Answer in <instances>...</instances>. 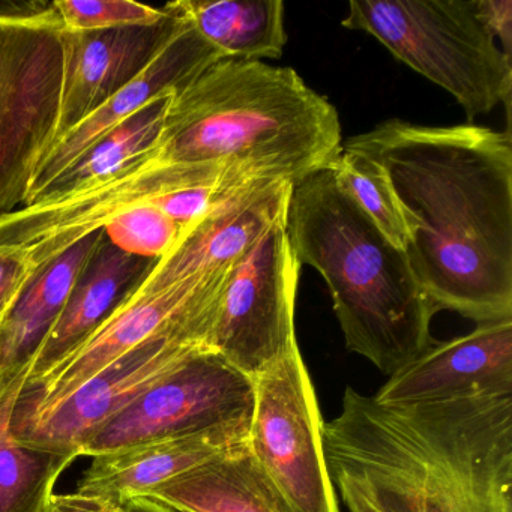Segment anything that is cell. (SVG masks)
I'll return each instance as SVG.
<instances>
[{"mask_svg": "<svg viewBox=\"0 0 512 512\" xmlns=\"http://www.w3.org/2000/svg\"><path fill=\"white\" fill-rule=\"evenodd\" d=\"M391 185L409 235L406 256L437 313L512 319V145L481 125L389 119L349 137Z\"/></svg>", "mask_w": 512, "mask_h": 512, "instance_id": "6da1fadb", "label": "cell"}, {"mask_svg": "<svg viewBox=\"0 0 512 512\" xmlns=\"http://www.w3.org/2000/svg\"><path fill=\"white\" fill-rule=\"evenodd\" d=\"M323 446L349 512H512V391L388 406L347 386Z\"/></svg>", "mask_w": 512, "mask_h": 512, "instance_id": "7a4b0ae2", "label": "cell"}, {"mask_svg": "<svg viewBox=\"0 0 512 512\" xmlns=\"http://www.w3.org/2000/svg\"><path fill=\"white\" fill-rule=\"evenodd\" d=\"M341 148L337 110L293 68L224 58L173 94L152 154L296 185L331 166Z\"/></svg>", "mask_w": 512, "mask_h": 512, "instance_id": "3957f363", "label": "cell"}, {"mask_svg": "<svg viewBox=\"0 0 512 512\" xmlns=\"http://www.w3.org/2000/svg\"><path fill=\"white\" fill-rule=\"evenodd\" d=\"M286 224L301 266L328 284L350 352L392 376L436 343L437 311L406 253L338 188L329 167L293 185Z\"/></svg>", "mask_w": 512, "mask_h": 512, "instance_id": "277c9868", "label": "cell"}, {"mask_svg": "<svg viewBox=\"0 0 512 512\" xmlns=\"http://www.w3.org/2000/svg\"><path fill=\"white\" fill-rule=\"evenodd\" d=\"M341 25L376 38L445 89L469 121L499 104L509 113L512 62L476 16L473 0H353Z\"/></svg>", "mask_w": 512, "mask_h": 512, "instance_id": "5b68a950", "label": "cell"}, {"mask_svg": "<svg viewBox=\"0 0 512 512\" xmlns=\"http://www.w3.org/2000/svg\"><path fill=\"white\" fill-rule=\"evenodd\" d=\"M62 29L53 2L0 4V214L28 205L58 140Z\"/></svg>", "mask_w": 512, "mask_h": 512, "instance_id": "8992f818", "label": "cell"}, {"mask_svg": "<svg viewBox=\"0 0 512 512\" xmlns=\"http://www.w3.org/2000/svg\"><path fill=\"white\" fill-rule=\"evenodd\" d=\"M323 425L299 347L254 377L247 448L281 512H340Z\"/></svg>", "mask_w": 512, "mask_h": 512, "instance_id": "52a82bcc", "label": "cell"}, {"mask_svg": "<svg viewBox=\"0 0 512 512\" xmlns=\"http://www.w3.org/2000/svg\"><path fill=\"white\" fill-rule=\"evenodd\" d=\"M232 268L197 275L157 292L136 287L91 337L43 376L23 385L11 415V427L46 415L98 371L143 343L184 329H205L211 334Z\"/></svg>", "mask_w": 512, "mask_h": 512, "instance_id": "ba28073f", "label": "cell"}, {"mask_svg": "<svg viewBox=\"0 0 512 512\" xmlns=\"http://www.w3.org/2000/svg\"><path fill=\"white\" fill-rule=\"evenodd\" d=\"M286 215L233 266L208 338V350L251 379L299 347L295 305L302 266Z\"/></svg>", "mask_w": 512, "mask_h": 512, "instance_id": "9c48e42d", "label": "cell"}, {"mask_svg": "<svg viewBox=\"0 0 512 512\" xmlns=\"http://www.w3.org/2000/svg\"><path fill=\"white\" fill-rule=\"evenodd\" d=\"M254 379L230 367L217 353L197 350L152 385L127 409L95 431L79 457L173 437L250 425Z\"/></svg>", "mask_w": 512, "mask_h": 512, "instance_id": "30bf717a", "label": "cell"}, {"mask_svg": "<svg viewBox=\"0 0 512 512\" xmlns=\"http://www.w3.org/2000/svg\"><path fill=\"white\" fill-rule=\"evenodd\" d=\"M208 337L205 329L193 328L143 343L98 371L46 415L10 425L11 434L23 445L79 457L80 446L95 431L197 350L208 349Z\"/></svg>", "mask_w": 512, "mask_h": 512, "instance_id": "8fae6325", "label": "cell"}, {"mask_svg": "<svg viewBox=\"0 0 512 512\" xmlns=\"http://www.w3.org/2000/svg\"><path fill=\"white\" fill-rule=\"evenodd\" d=\"M292 188L283 179H254L236 188L182 230L137 289L157 292L197 275L232 268L286 214Z\"/></svg>", "mask_w": 512, "mask_h": 512, "instance_id": "7c38bea8", "label": "cell"}, {"mask_svg": "<svg viewBox=\"0 0 512 512\" xmlns=\"http://www.w3.org/2000/svg\"><path fill=\"white\" fill-rule=\"evenodd\" d=\"M164 8L167 16L154 25L94 32L62 29L64 82L58 140L134 82L181 32L187 20L169 4Z\"/></svg>", "mask_w": 512, "mask_h": 512, "instance_id": "4fadbf2b", "label": "cell"}, {"mask_svg": "<svg viewBox=\"0 0 512 512\" xmlns=\"http://www.w3.org/2000/svg\"><path fill=\"white\" fill-rule=\"evenodd\" d=\"M512 391V319L479 323L469 334L434 343L373 395L388 406L439 403Z\"/></svg>", "mask_w": 512, "mask_h": 512, "instance_id": "5bb4252c", "label": "cell"}, {"mask_svg": "<svg viewBox=\"0 0 512 512\" xmlns=\"http://www.w3.org/2000/svg\"><path fill=\"white\" fill-rule=\"evenodd\" d=\"M220 59L224 56L206 43L187 20L181 32L134 82L55 143L35 172L29 202L113 128L157 98L184 88Z\"/></svg>", "mask_w": 512, "mask_h": 512, "instance_id": "9a60e30c", "label": "cell"}, {"mask_svg": "<svg viewBox=\"0 0 512 512\" xmlns=\"http://www.w3.org/2000/svg\"><path fill=\"white\" fill-rule=\"evenodd\" d=\"M248 427L220 428L191 436L155 440L92 457L74 496L118 506L190 472L247 440Z\"/></svg>", "mask_w": 512, "mask_h": 512, "instance_id": "2e32d148", "label": "cell"}, {"mask_svg": "<svg viewBox=\"0 0 512 512\" xmlns=\"http://www.w3.org/2000/svg\"><path fill=\"white\" fill-rule=\"evenodd\" d=\"M157 260L131 256L101 239L74 281L53 328L32 358L26 383L43 376L56 362L91 337L121 302L142 283Z\"/></svg>", "mask_w": 512, "mask_h": 512, "instance_id": "e0dca14e", "label": "cell"}, {"mask_svg": "<svg viewBox=\"0 0 512 512\" xmlns=\"http://www.w3.org/2000/svg\"><path fill=\"white\" fill-rule=\"evenodd\" d=\"M103 238V229L85 236L32 277L11 313L0 323L4 380L20 371L28 373L32 358L62 313L77 275Z\"/></svg>", "mask_w": 512, "mask_h": 512, "instance_id": "ac0fdd59", "label": "cell"}, {"mask_svg": "<svg viewBox=\"0 0 512 512\" xmlns=\"http://www.w3.org/2000/svg\"><path fill=\"white\" fill-rule=\"evenodd\" d=\"M142 497L179 512H281L248 452L247 440Z\"/></svg>", "mask_w": 512, "mask_h": 512, "instance_id": "d6986e66", "label": "cell"}, {"mask_svg": "<svg viewBox=\"0 0 512 512\" xmlns=\"http://www.w3.org/2000/svg\"><path fill=\"white\" fill-rule=\"evenodd\" d=\"M169 5L224 58L283 56L287 34L281 0H178Z\"/></svg>", "mask_w": 512, "mask_h": 512, "instance_id": "ffe728a7", "label": "cell"}, {"mask_svg": "<svg viewBox=\"0 0 512 512\" xmlns=\"http://www.w3.org/2000/svg\"><path fill=\"white\" fill-rule=\"evenodd\" d=\"M25 380L20 371L0 385V512H52L56 482L79 457L14 439L11 415Z\"/></svg>", "mask_w": 512, "mask_h": 512, "instance_id": "44dd1931", "label": "cell"}, {"mask_svg": "<svg viewBox=\"0 0 512 512\" xmlns=\"http://www.w3.org/2000/svg\"><path fill=\"white\" fill-rule=\"evenodd\" d=\"M172 94L163 95L134 113L91 146L73 166L50 182L31 202L55 200L109 178L154 149L160 139ZM28 203V205H29Z\"/></svg>", "mask_w": 512, "mask_h": 512, "instance_id": "7402d4cb", "label": "cell"}, {"mask_svg": "<svg viewBox=\"0 0 512 512\" xmlns=\"http://www.w3.org/2000/svg\"><path fill=\"white\" fill-rule=\"evenodd\" d=\"M329 170L338 188L395 248L406 253L409 244L406 223L383 170L368 158L343 148Z\"/></svg>", "mask_w": 512, "mask_h": 512, "instance_id": "603a6c76", "label": "cell"}, {"mask_svg": "<svg viewBox=\"0 0 512 512\" xmlns=\"http://www.w3.org/2000/svg\"><path fill=\"white\" fill-rule=\"evenodd\" d=\"M110 244L142 259L158 260L173 247L182 229L157 206L124 212L103 227Z\"/></svg>", "mask_w": 512, "mask_h": 512, "instance_id": "cb8c5ba5", "label": "cell"}, {"mask_svg": "<svg viewBox=\"0 0 512 512\" xmlns=\"http://www.w3.org/2000/svg\"><path fill=\"white\" fill-rule=\"evenodd\" d=\"M56 13L65 31L94 32L148 26L167 16L166 8H152L130 0H56Z\"/></svg>", "mask_w": 512, "mask_h": 512, "instance_id": "d4e9b609", "label": "cell"}, {"mask_svg": "<svg viewBox=\"0 0 512 512\" xmlns=\"http://www.w3.org/2000/svg\"><path fill=\"white\" fill-rule=\"evenodd\" d=\"M32 277L31 265L22 250L0 247V323L11 313Z\"/></svg>", "mask_w": 512, "mask_h": 512, "instance_id": "484cf974", "label": "cell"}, {"mask_svg": "<svg viewBox=\"0 0 512 512\" xmlns=\"http://www.w3.org/2000/svg\"><path fill=\"white\" fill-rule=\"evenodd\" d=\"M473 8L494 40L499 38L506 58L512 59V0H473Z\"/></svg>", "mask_w": 512, "mask_h": 512, "instance_id": "4316f807", "label": "cell"}, {"mask_svg": "<svg viewBox=\"0 0 512 512\" xmlns=\"http://www.w3.org/2000/svg\"><path fill=\"white\" fill-rule=\"evenodd\" d=\"M92 505L95 506L97 512H179L152 497H133L118 506H101L97 503H92Z\"/></svg>", "mask_w": 512, "mask_h": 512, "instance_id": "83f0119b", "label": "cell"}, {"mask_svg": "<svg viewBox=\"0 0 512 512\" xmlns=\"http://www.w3.org/2000/svg\"><path fill=\"white\" fill-rule=\"evenodd\" d=\"M52 512H97L88 500L80 499L73 493L56 494Z\"/></svg>", "mask_w": 512, "mask_h": 512, "instance_id": "f1b7e54d", "label": "cell"}, {"mask_svg": "<svg viewBox=\"0 0 512 512\" xmlns=\"http://www.w3.org/2000/svg\"><path fill=\"white\" fill-rule=\"evenodd\" d=\"M4 382V374H2V365H0V385Z\"/></svg>", "mask_w": 512, "mask_h": 512, "instance_id": "f546056e", "label": "cell"}]
</instances>
